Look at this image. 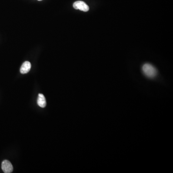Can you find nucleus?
I'll return each instance as SVG.
<instances>
[{"instance_id":"obj_5","label":"nucleus","mask_w":173,"mask_h":173,"mask_svg":"<svg viewBox=\"0 0 173 173\" xmlns=\"http://www.w3.org/2000/svg\"><path fill=\"white\" fill-rule=\"evenodd\" d=\"M37 103L39 106L42 108H44L46 106V100L45 99V97L43 94H39Z\"/></svg>"},{"instance_id":"obj_2","label":"nucleus","mask_w":173,"mask_h":173,"mask_svg":"<svg viewBox=\"0 0 173 173\" xmlns=\"http://www.w3.org/2000/svg\"><path fill=\"white\" fill-rule=\"evenodd\" d=\"M73 7L75 9H78L82 11L88 12L89 10V7L84 1H78L73 4Z\"/></svg>"},{"instance_id":"obj_3","label":"nucleus","mask_w":173,"mask_h":173,"mask_svg":"<svg viewBox=\"0 0 173 173\" xmlns=\"http://www.w3.org/2000/svg\"><path fill=\"white\" fill-rule=\"evenodd\" d=\"M1 169L4 173H10L13 172V167L9 161L5 160L1 163Z\"/></svg>"},{"instance_id":"obj_1","label":"nucleus","mask_w":173,"mask_h":173,"mask_svg":"<svg viewBox=\"0 0 173 173\" xmlns=\"http://www.w3.org/2000/svg\"><path fill=\"white\" fill-rule=\"evenodd\" d=\"M144 75L149 78H153L157 75V70L153 65L149 64L144 65L142 68Z\"/></svg>"},{"instance_id":"obj_6","label":"nucleus","mask_w":173,"mask_h":173,"mask_svg":"<svg viewBox=\"0 0 173 173\" xmlns=\"http://www.w3.org/2000/svg\"><path fill=\"white\" fill-rule=\"evenodd\" d=\"M38 1H42V0H38Z\"/></svg>"},{"instance_id":"obj_4","label":"nucleus","mask_w":173,"mask_h":173,"mask_svg":"<svg viewBox=\"0 0 173 173\" xmlns=\"http://www.w3.org/2000/svg\"><path fill=\"white\" fill-rule=\"evenodd\" d=\"M31 67H32V65L29 62H25L21 67L20 70V72L22 74H26L30 71Z\"/></svg>"}]
</instances>
